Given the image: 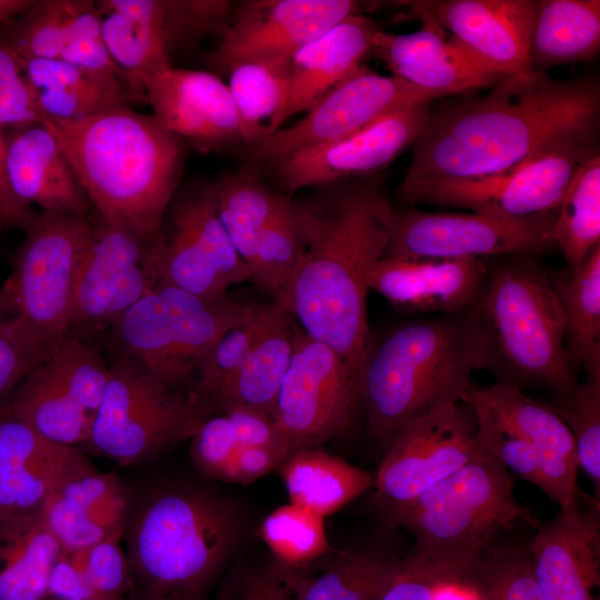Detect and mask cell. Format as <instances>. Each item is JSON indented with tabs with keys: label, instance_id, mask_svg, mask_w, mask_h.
<instances>
[{
	"label": "cell",
	"instance_id": "1",
	"mask_svg": "<svg viewBox=\"0 0 600 600\" xmlns=\"http://www.w3.org/2000/svg\"><path fill=\"white\" fill-rule=\"evenodd\" d=\"M599 116L593 78L556 80L538 71L506 76L483 96L429 106L399 196L411 203L441 180L493 176L553 150L596 148Z\"/></svg>",
	"mask_w": 600,
	"mask_h": 600
},
{
	"label": "cell",
	"instance_id": "2",
	"mask_svg": "<svg viewBox=\"0 0 600 600\" xmlns=\"http://www.w3.org/2000/svg\"><path fill=\"white\" fill-rule=\"evenodd\" d=\"M304 236L302 259L279 301L313 339L359 377L371 344L367 277L389 241L392 204L379 182L359 178L292 201Z\"/></svg>",
	"mask_w": 600,
	"mask_h": 600
},
{
	"label": "cell",
	"instance_id": "3",
	"mask_svg": "<svg viewBox=\"0 0 600 600\" xmlns=\"http://www.w3.org/2000/svg\"><path fill=\"white\" fill-rule=\"evenodd\" d=\"M40 123L59 142L102 223L153 242L181 174V138L129 106L77 121L40 116Z\"/></svg>",
	"mask_w": 600,
	"mask_h": 600
},
{
	"label": "cell",
	"instance_id": "4",
	"mask_svg": "<svg viewBox=\"0 0 600 600\" xmlns=\"http://www.w3.org/2000/svg\"><path fill=\"white\" fill-rule=\"evenodd\" d=\"M238 507L192 483L152 487L134 498L122 541L132 600H207L244 533Z\"/></svg>",
	"mask_w": 600,
	"mask_h": 600
},
{
	"label": "cell",
	"instance_id": "5",
	"mask_svg": "<svg viewBox=\"0 0 600 600\" xmlns=\"http://www.w3.org/2000/svg\"><path fill=\"white\" fill-rule=\"evenodd\" d=\"M474 370H483V357L468 310L411 321L371 341L358 377L369 437L388 446L408 422L462 401Z\"/></svg>",
	"mask_w": 600,
	"mask_h": 600
},
{
	"label": "cell",
	"instance_id": "6",
	"mask_svg": "<svg viewBox=\"0 0 600 600\" xmlns=\"http://www.w3.org/2000/svg\"><path fill=\"white\" fill-rule=\"evenodd\" d=\"M479 337L483 370L498 382L538 386L556 398L578 383L564 351L566 316L550 272L529 254H516L487 272L468 309Z\"/></svg>",
	"mask_w": 600,
	"mask_h": 600
},
{
	"label": "cell",
	"instance_id": "7",
	"mask_svg": "<svg viewBox=\"0 0 600 600\" xmlns=\"http://www.w3.org/2000/svg\"><path fill=\"white\" fill-rule=\"evenodd\" d=\"M513 487L510 471L481 447L466 466L386 517L387 523L412 536L414 553L470 571L501 533L518 523L538 527Z\"/></svg>",
	"mask_w": 600,
	"mask_h": 600
},
{
	"label": "cell",
	"instance_id": "8",
	"mask_svg": "<svg viewBox=\"0 0 600 600\" xmlns=\"http://www.w3.org/2000/svg\"><path fill=\"white\" fill-rule=\"evenodd\" d=\"M23 230L12 272L0 288V308L48 358L69 332L77 280L94 228L84 217L40 210Z\"/></svg>",
	"mask_w": 600,
	"mask_h": 600
},
{
	"label": "cell",
	"instance_id": "9",
	"mask_svg": "<svg viewBox=\"0 0 600 600\" xmlns=\"http://www.w3.org/2000/svg\"><path fill=\"white\" fill-rule=\"evenodd\" d=\"M250 308L229 296L207 300L158 282L112 327L122 354L166 384L190 391L200 362Z\"/></svg>",
	"mask_w": 600,
	"mask_h": 600
},
{
	"label": "cell",
	"instance_id": "10",
	"mask_svg": "<svg viewBox=\"0 0 600 600\" xmlns=\"http://www.w3.org/2000/svg\"><path fill=\"white\" fill-rule=\"evenodd\" d=\"M109 370L107 389L86 444L120 464L146 461L191 439L212 410L193 390L166 384L122 353Z\"/></svg>",
	"mask_w": 600,
	"mask_h": 600
},
{
	"label": "cell",
	"instance_id": "11",
	"mask_svg": "<svg viewBox=\"0 0 600 600\" xmlns=\"http://www.w3.org/2000/svg\"><path fill=\"white\" fill-rule=\"evenodd\" d=\"M443 98L394 76L361 66L314 103L298 122L251 144L250 154L276 164L297 153L348 138L407 108Z\"/></svg>",
	"mask_w": 600,
	"mask_h": 600
},
{
	"label": "cell",
	"instance_id": "12",
	"mask_svg": "<svg viewBox=\"0 0 600 600\" xmlns=\"http://www.w3.org/2000/svg\"><path fill=\"white\" fill-rule=\"evenodd\" d=\"M359 404L358 377L349 364L298 324L274 410L290 452L347 434Z\"/></svg>",
	"mask_w": 600,
	"mask_h": 600
},
{
	"label": "cell",
	"instance_id": "13",
	"mask_svg": "<svg viewBox=\"0 0 600 600\" xmlns=\"http://www.w3.org/2000/svg\"><path fill=\"white\" fill-rule=\"evenodd\" d=\"M554 212L527 218L393 208L382 258H480L551 249Z\"/></svg>",
	"mask_w": 600,
	"mask_h": 600
},
{
	"label": "cell",
	"instance_id": "14",
	"mask_svg": "<svg viewBox=\"0 0 600 600\" xmlns=\"http://www.w3.org/2000/svg\"><path fill=\"white\" fill-rule=\"evenodd\" d=\"M476 432L470 408L459 402L404 424L388 444L374 477L376 500L386 517L471 461L481 448Z\"/></svg>",
	"mask_w": 600,
	"mask_h": 600
},
{
	"label": "cell",
	"instance_id": "15",
	"mask_svg": "<svg viewBox=\"0 0 600 600\" xmlns=\"http://www.w3.org/2000/svg\"><path fill=\"white\" fill-rule=\"evenodd\" d=\"M594 154L597 148L559 149L493 176L441 180L421 189L411 204L457 207L503 218L552 213L579 167Z\"/></svg>",
	"mask_w": 600,
	"mask_h": 600
},
{
	"label": "cell",
	"instance_id": "16",
	"mask_svg": "<svg viewBox=\"0 0 600 600\" xmlns=\"http://www.w3.org/2000/svg\"><path fill=\"white\" fill-rule=\"evenodd\" d=\"M359 13L352 0H253L243 2L221 41L207 56L218 73L248 61L292 58L346 18Z\"/></svg>",
	"mask_w": 600,
	"mask_h": 600
},
{
	"label": "cell",
	"instance_id": "17",
	"mask_svg": "<svg viewBox=\"0 0 600 600\" xmlns=\"http://www.w3.org/2000/svg\"><path fill=\"white\" fill-rule=\"evenodd\" d=\"M149 242L103 224L81 266L69 332L113 324L159 282Z\"/></svg>",
	"mask_w": 600,
	"mask_h": 600
},
{
	"label": "cell",
	"instance_id": "18",
	"mask_svg": "<svg viewBox=\"0 0 600 600\" xmlns=\"http://www.w3.org/2000/svg\"><path fill=\"white\" fill-rule=\"evenodd\" d=\"M429 104L396 111L342 140L297 153L276 164L290 192L366 178L391 163L421 136Z\"/></svg>",
	"mask_w": 600,
	"mask_h": 600
},
{
	"label": "cell",
	"instance_id": "19",
	"mask_svg": "<svg viewBox=\"0 0 600 600\" xmlns=\"http://www.w3.org/2000/svg\"><path fill=\"white\" fill-rule=\"evenodd\" d=\"M528 544L544 600H596L600 584V499L583 493L572 506L539 522Z\"/></svg>",
	"mask_w": 600,
	"mask_h": 600
},
{
	"label": "cell",
	"instance_id": "20",
	"mask_svg": "<svg viewBox=\"0 0 600 600\" xmlns=\"http://www.w3.org/2000/svg\"><path fill=\"white\" fill-rule=\"evenodd\" d=\"M452 38L487 70L528 76L529 47L537 11L532 0L419 1Z\"/></svg>",
	"mask_w": 600,
	"mask_h": 600
},
{
	"label": "cell",
	"instance_id": "21",
	"mask_svg": "<svg viewBox=\"0 0 600 600\" xmlns=\"http://www.w3.org/2000/svg\"><path fill=\"white\" fill-rule=\"evenodd\" d=\"M137 81L153 118L169 132L208 148L244 142L228 84L217 74L171 67Z\"/></svg>",
	"mask_w": 600,
	"mask_h": 600
},
{
	"label": "cell",
	"instance_id": "22",
	"mask_svg": "<svg viewBox=\"0 0 600 600\" xmlns=\"http://www.w3.org/2000/svg\"><path fill=\"white\" fill-rule=\"evenodd\" d=\"M421 18L422 28L409 34L378 30L371 54L412 86L443 97L493 87L504 77L482 67L419 1L407 2Z\"/></svg>",
	"mask_w": 600,
	"mask_h": 600
},
{
	"label": "cell",
	"instance_id": "23",
	"mask_svg": "<svg viewBox=\"0 0 600 600\" xmlns=\"http://www.w3.org/2000/svg\"><path fill=\"white\" fill-rule=\"evenodd\" d=\"M93 470L79 449L44 437L0 406V516L38 511L62 484Z\"/></svg>",
	"mask_w": 600,
	"mask_h": 600
},
{
	"label": "cell",
	"instance_id": "24",
	"mask_svg": "<svg viewBox=\"0 0 600 600\" xmlns=\"http://www.w3.org/2000/svg\"><path fill=\"white\" fill-rule=\"evenodd\" d=\"M462 401L486 408L533 446L542 464L544 494L560 509L582 497L584 492L577 482L579 464L573 437L550 406L503 382L489 387L471 384Z\"/></svg>",
	"mask_w": 600,
	"mask_h": 600
},
{
	"label": "cell",
	"instance_id": "25",
	"mask_svg": "<svg viewBox=\"0 0 600 600\" xmlns=\"http://www.w3.org/2000/svg\"><path fill=\"white\" fill-rule=\"evenodd\" d=\"M487 268L480 258H381L367 286L400 310L457 314L476 302Z\"/></svg>",
	"mask_w": 600,
	"mask_h": 600
},
{
	"label": "cell",
	"instance_id": "26",
	"mask_svg": "<svg viewBox=\"0 0 600 600\" xmlns=\"http://www.w3.org/2000/svg\"><path fill=\"white\" fill-rule=\"evenodd\" d=\"M134 498L118 476L93 470L62 484L38 511L62 549L77 550L122 539Z\"/></svg>",
	"mask_w": 600,
	"mask_h": 600
},
{
	"label": "cell",
	"instance_id": "27",
	"mask_svg": "<svg viewBox=\"0 0 600 600\" xmlns=\"http://www.w3.org/2000/svg\"><path fill=\"white\" fill-rule=\"evenodd\" d=\"M4 142L8 182L22 203L86 216L90 202L59 142L43 124L7 130Z\"/></svg>",
	"mask_w": 600,
	"mask_h": 600
},
{
	"label": "cell",
	"instance_id": "28",
	"mask_svg": "<svg viewBox=\"0 0 600 600\" xmlns=\"http://www.w3.org/2000/svg\"><path fill=\"white\" fill-rule=\"evenodd\" d=\"M102 399L47 358L3 406L44 437L76 447L88 442Z\"/></svg>",
	"mask_w": 600,
	"mask_h": 600
},
{
	"label": "cell",
	"instance_id": "29",
	"mask_svg": "<svg viewBox=\"0 0 600 600\" xmlns=\"http://www.w3.org/2000/svg\"><path fill=\"white\" fill-rule=\"evenodd\" d=\"M378 30L369 18L356 13L301 48L291 59L290 90L277 130L360 68Z\"/></svg>",
	"mask_w": 600,
	"mask_h": 600
},
{
	"label": "cell",
	"instance_id": "30",
	"mask_svg": "<svg viewBox=\"0 0 600 600\" xmlns=\"http://www.w3.org/2000/svg\"><path fill=\"white\" fill-rule=\"evenodd\" d=\"M293 316L273 300L261 307V321L247 357L214 407L246 408L274 418L278 396L293 354Z\"/></svg>",
	"mask_w": 600,
	"mask_h": 600
},
{
	"label": "cell",
	"instance_id": "31",
	"mask_svg": "<svg viewBox=\"0 0 600 600\" xmlns=\"http://www.w3.org/2000/svg\"><path fill=\"white\" fill-rule=\"evenodd\" d=\"M40 116L67 121L129 106L137 92L127 77L80 69L60 59L21 61Z\"/></svg>",
	"mask_w": 600,
	"mask_h": 600
},
{
	"label": "cell",
	"instance_id": "32",
	"mask_svg": "<svg viewBox=\"0 0 600 600\" xmlns=\"http://www.w3.org/2000/svg\"><path fill=\"white\" fill-rule=\"evenodd\" d=\"M101 34L113 62L143 93L137 78L172 67L163 32L162 0H102ZM144 94V93H143Z\"/></svg>",
	"mask_w": 600,
	"mask_h": 600
},
{
	"label": "cell",
	"instance_id": "33",
	"mask_svg": "<svg viewBox=\"0 0 600 600\" xmlns=\"http://www.w3.org/2000/svg\"><path fill=\"white\" fill-rule=\"evenodd\" d=\"M61 550L39 511L0 516V600H47Z\"/></svg>",
	"mask_w": 600,
	"mask_h": 600
},
{
	"label": "cell",
	"instance_id": "34",
	"mask_svg": "<svg viewBox=\"0 0 600 600\" xmlns=\"http://www.w3.org/2000/svg\"><path fill=\"white\" fill-rule=\"evenodd\" d=\"M600 50L599 0H541L529 47L532 70L589 61Z\"/></svg>",
	"mask_w": 600,
	"mask_h": 600
},
{
	"label": "cell",
	"instance_id": "35",
	"mask_svg": "<svg viewBox=\"0 0 600 600\" xmlns=\"http://www.w3.org/2000/svg\"><path fill=\"white\" fill-rule=\"evenodd\" d=\"M291 503L326 518L374 484V477L319 447L290 452L278 466Z\"/></svg>",
	"mask_w": 600,
	"mask_h": 600
},
{
	"label": "cell",
	"instance_id": "36",
	"mask_svg": "<svg viewBox=\"0 0 600 600\" xmlns=\"http://www.w3.org/2000/svg\"><path fill=\"white\" fill-rule=\"evenodd\" d=\"M550 281L564 316L568 366L587 378L600 377V244L579 264L550 272Z\"/></svg>",
	"mask_w": 600,
	"mask_h": 600
},
{
	"label": "cell",
	"instance_id": "37",
	"mask_svg": "<svg viewBox=\"0 0 600 600\" xmlns=\"http://www.w3.org/2000/svg\"><path fill=\"white\" fill-rule=\"evenodd\" d=\"M317 574L301 571L298 600H380L402 557L380 543L333 550Z\"/></svg>",
	"mask_w": 600,
	"mask_h": 600
},
{
	"label": "cell",
	"instance_id": "38",
	"mask_svg": "<svg viewBox=\"0 0 600 600\" xmlns=\"http://www.w3.org/2000/svg\"><path fill=\"white\" fill-rule=\"evenodd\" d=\"M291 59L248 61L228 72V88L248 146L277 131L290 90Z\"/></svg>",
	"mask_w": 600,
	"mask_h": 600
},
{
	"label": "cell",
	"instance_id": "39",
	"mask_svg": "<svg viewBox=\"0 0 600 600\" xmlns=\"http://www.w3.org/2000/svg\"><path fill=\"white\" fill-rule=\"evenodd\" d=\"M212 189L221 222L248 267L259 233L288 198L272 192L250 170L224 174Z\"/></svg>",
	"mask_w": 600,
	"mask_h": 600
},
{
	"label": "cell",
	"instance_id": "40",
	"mask_svg": "<svg viewBox=\"0 0 600 600\" xmlns=\"http://www.w3.org/2000/svg\"><path fill=\"white\" fill-rule=\"evenodd\" d=\"M551 238L569 268L600 244V157L588 158L576 172L556 210Z\"/></svg>",
	"mask_w": 600,
	"mask_h": 600
},
{
	"label": "cell",
	"instance_id": "41",
	"mask_svg": "<svg viewBox=\"0 0 600 600\" xmlns=\"http://www.w3.org/2000/svg\"><path fill=\"white\" fill-rule=\"evenodd\" d=\"M87 0H38L0 24V38L20 59H59Z\"/></svg>",
	"mask_w": 600,
	"mask_h": 600
},
{
	"label": "cell",
	"instance_id": "42",
	"mask_svg": "<svg viewBox=\"0 0 600 600\" xmlns=\"http://www.w3.org/2000/svg\"><path fill=\"white\" fill-rule=\"evenodd\" d=\"M171 231L158 236L151 253L159 282L207 300L227 297L230 287L190 233L172 220Z\"/></svg>",
	"mask_w": 600,
	"mask_h": 600
},
{
	"label": "cell",
	"instance_id": "43",
	"mask_svg": "<svg viewBox=\"0 0 600 600\" xmlns=\"http://www.w3.org/2000/svg\"><path fill=\"white\" fill-rule=\"evenodd\" d=\"M306 249L293 202L287 200L261 230L248 264L250 279L279 300L292 279Z\"/></svg>",
	"mask_w": 600,
	"mask_h": 600
},
{
	"label": "cell",
	"instance_id": "44",
	"mask_svg": "<svg viewBox=\"0 0 600 600\" xmlns=\"http://www.w3.org/2000/svg\"><path fill=\"white\" fill-rule=\"evenodd\" d=\"M259 534L271 557L293 570H304L333 551L324 518L291 502L270 512L263 519Z\"/></svg>",
	"mask_w": 600,
	"mask_h": 600
},
{
	"label": "cell",
	"instance_id": "45",
	"mask_svg": "<svg viewBox=\"0 0 600 600\" xmlns=\"http://www.w3.org/2000/svg\"><path fill=\"white\" fill-rule=\"evenodd\" d=\"M171 219L190 233L229 286L250 280L249 269L221 222L212 186L180 200Z\"/></svg>",
	"mask_w": 600,
	"mask_h": 600
},
{
	"label": "cell",
	"instance_id": "46",
	"mask_svg": "<svg viewBox=\"0 0 600 600\" xmlns=\"http://www.w3.org/2000/svg\"><path fill=\"white\" fill-rule=\"evenodd\" d=\"M462 583L477 600H544L532 572L528 546L496 547Z\"/></svg>",
	"mask_w": 600,
	"mask_h": 600
},
{
	"label": "cell",
	"instance_id": "47",
	"mask_svg": "<svg viewBox=\"0 0 600 600\" xmlns=\"http://www.w3.org/2000/svg\"><path fill=\"white\" fill-rule=\"evenodd\" d=\"M550 407L564 421L574 440L579 469L600 499V377L587 378Z\"/></svg>",
	"mask_w": 600,
	"mask_h": 600
},
{
	"label": "cell",
	"instance_id": "48",
	"mask_svg": "<svg viewBox=\"0 0 600 600\" xmlns=\"http://www.w3.org/2000/svg\"><path fill=\"white\" fill-rule=\"evenodd\" d=\"M261 307L251 306L248 313L221 336L198 367L193 390L212 408L252 346L261 321Z\"/></svg>",
	"mask_w": 600,
	"mask_h": 600
},
{
	"label": "cell",
	"instance_id": "49",
	"mask_svg": "<svg viewBox=\"0 0 600 600\" xmlns=\"http://www.w3.org/2000/svg\"><path fill=\"white\" fill-rule=\"evenodd\" d=\"M301 571L272 557L237 562L224 574L212 600H298Z\"/></svg>",
	"mask_w": 600,
	"mask_h": 600
},
{
	"label": "cell",
	"instance_id": "50",
	"mask_svg": "<svg viewBox=\"0 0 600 600\" xmlns=\"http://www.w3.org/2000/svg\"><path fill=\"white\" fill-rule=\"evenodd\" d=\"M467 406L473 414L477 440L480 446L508 470H512L519 478L536 486L544 493L546 482L542 464L533 446L486 408L478 404Z\"/></svg>",
	"mask_w": 600,
	"mask_h": 600
},
{
	"label": "cell",
	"instance_id": "51",
	"mask_svg": "<svg viewBox=\"0 0 600 600\" xmlns=\"http://www.w3.org/2000/svg\"><path fill=\"white\" fill-rule=\"evenodd\" d=\"M232 2L222 0H162L169 56L199 41L206 33H221L228 26Z\"/></svg>",
	"mask_w": 600,
	"mask_h": 600
},
{
	"label": "cell",
	"instance_id": "52",
	"mask_svg": "<svg viewBox=\"0 0 600 600\" xmlns=\"http://www.w3.org/2000/svg\"><path fill=\"white\" fill-rule=\"evenodd\" d=\"M467 571L412 552L403 557L380 600H434L438 592L460 583Z\"/></svg>",
	"mask_w": 600,
	"mask_h": 600
},
{
	"label": "cell",
	"instance_id": "53",
	"mask_svg": "<svg viewBox=\"0 0 600 600\" xmlns=\"http://www.w3.org/2000/svg\"><path fill=\"white\" fill-rule=\"evenodd\" d=\"M122 539L73 550L98 600H130L133 582Z\"/></svg>",
	"mask_w": 600,
	"mask_h": 600
},
{
	"label": "cell",
	"instance_id": "54",
	"mask_svg": "<svg viewBox=\"0 0 600 600\" xmlns=\"http://www.w3.org/2000/svg\"><path fill=\"white\" fill-rule=\"evenodd\" d=\"M59 59L87 71L128 78L106 48L101 34V16L93 1L87 0L74 18Z\"/></svg>",
	"mask_w": 600,
	"mask_h": 600
},
{
	"label": "cell",
	"instance_id": "55",
	"mask_svg": "<svg viewBox=\"0 0 600 600\" xmlns=\"http://www.w3.org/2000/svg\"><path fill=\"white\" fill-rule=\"evenodd\" d=\"M40 123V112L20 59L0 38V127L20 129Z\"/></svg>",
	"mask_w": 600,
	"mask_h": 600
},
{
	"label": "cell",
	"instance_id": "56",
	"mask_svg": "<svg viewBox=\"0 0 600 600\" xmlns=\"http://www.w3.org/2000/svg\"><path fill=\"white\" fill-rule=\"evenodd\" d=\"M46 359L23 338L0 308V406Z\"/></svg>",
	"mask_w": 600,
	"mask_h": 600
},
{
	"label": "cell",
	"instance_id": "57",
	"mask_svg": "<svg viewBox=\"0 0 600 600\" xmlns=\"http://www.w3.org/2000/svg\"><path fill=\"white\" fill-rule=\"evenodd\" d=\"M290 453L287 448L248 446L228 461L217 480L247 484L278 467Z\"/></svg>",
	"mask_w": 600,
	"mask_h": 600
},
{
	"label": "cell",
	"instance_id": "58",
	"mask_svg": "<svg viewBox=\"0 0 600 600\" xmlns=\"http://www.w3.org/2000/svg\"><path fill=\"white\" fill-rule=\"evenodd\" d=\"M47 596L58 600H98L73 550H61L49 574Z\"/></svg>",
	"mask_w": 600,
	"mask_h": 600
},
{
	"label": "cell",
	"instance_id": "59",
	"mask_svg": "<svg viewBox=\"0 0 600 600\" xmlns=\"http://www.w3.org/2000/svg\"><path fill=\"white\" fill-rule=\"evenodd\" d=\"M34 212L14 196L9 186L6 172L4 132L0 127V226L23 230Z\"/></svg>",
	"mask_w": 600,
	"mask_h": 600
},
{
	"label": "cell",
	"instance_id": "60",
	"mask_svg": "<svg viewBox=\"0 0 600 600\" xmlns=\"http://www.w3.org/2000/svg\"><path fill=\"white\" fill-rule=\"evenodd\" d=\"M434 600H477V598L469 587L460 582L441 589Z\"/></svg>",
	"mask_w": 600,
	"mask_h": 600
},
{
	"label": "cell",
	"instance_id": "61",
	"mask_svg": "<svg viewBox=\"0 0 600 600\" xmlns=\"http://www.w3.org/2000/svg\"><path fill=\"white\" fill-rule=\"evenodd\" d=\"M50 600H58V599H50ZM130 600H132V599H130Z\"/></svg>",
	"mask_w": 600,
	"mask_h": 600
}]
</instances>
